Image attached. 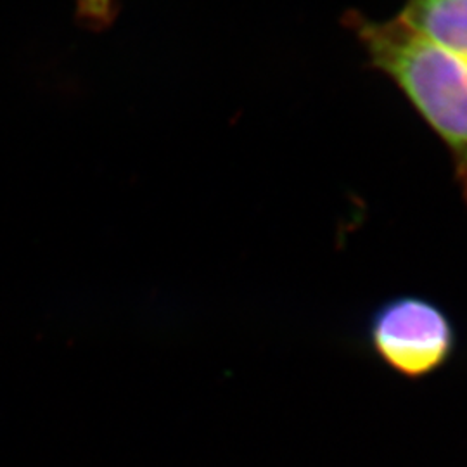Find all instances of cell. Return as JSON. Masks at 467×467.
<instances>
[{"label":"cell","mask_w":467,"mask_h":467,"mask_svg":"<svg viewBox=\"0 0 467 467\" xmlns=\"http://www.w3.org/2000/svg\"><path fill=\"white\" fill-rule=\"evenodd\" d=\"M343 25L449 150L455 182L467 204V59L436 47L399 17L372 19L348 11Z\"/></svg>","instance_id":"cell-1"},{"label":"cell","mask_w":467,"mask_h":467,"mask_svg":"<svg viewBox=\"0 0 467 467\" xmlns=\"http://www.w3.org/2000/svg\"><path fill=\"white\" fill-rule=\"evenodd\" d=\"M397 17L430 44L467 59V0H405Z\"/></svg>","instance_id":"cell-3"},{"label":"cell","mask_w":467,"mask_h":467,"mask_svg":"<svg viewBox=\"0 0 467 467\" xmlns=\"http://www.w3.org/2000/svg\"><path fill=\"white\" fill-rule=\"evenodd\" d=\"M118 16V0H77V17L92 32L106 30Z\"/></svg>","instance_id":"cell-4"},{"label":"cell","mask_w":467,"mask_h":467,"mask_svg":"<svg viewBox=\"0 0 467 467\" xmlns=\"http://www.w3.org/2000/svg\"><path fill=\"white\" fill-rule=\"evenodd\" d=\"M368 343L379 362L395 374L422 379L451 362L457 350V331L433 301L401 295L370 314Z\"/></svg>","instance_id":"cell-2"}]
</instances>
